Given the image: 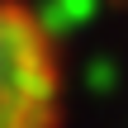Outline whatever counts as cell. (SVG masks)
I'll return each mask as SVG.
<instances>
[{
  "mask_svg": "<svg viewBox=\"0 0 128 128\" xmlns=\"http://www.w3.org/2000/svg\"><path fill=\"white\" fill-rule=\"evenodd\" d=\"M66 124V57L28 0H0V128Z\"/></svg>",
  "mask_w": 128,
  "mask_h": 128,
  "instance_id": "6da1fadb",
  "label": "cell"
}]
</instances>
